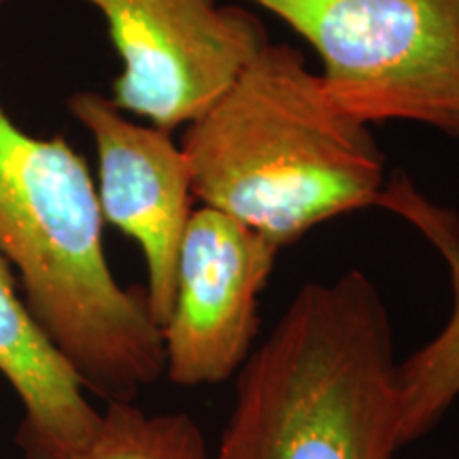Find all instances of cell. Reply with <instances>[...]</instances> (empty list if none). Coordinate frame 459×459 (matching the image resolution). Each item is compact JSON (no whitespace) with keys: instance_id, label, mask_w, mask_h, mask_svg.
<instances>
[{"instance_id":"obj_1","label":"cell","mask_w":459,"mask_h":459,"mask_svg":"<svg viewBox=\"0 0 459 459\" xmlns=\"http://www.w3.org/2000/svg\"><path fill=\"white\" fill-rule=\"evenodd\" d=\"M192 194L274 245L377 206L385 156L291 45L268 43L181 136Z\"/></svg>"},{"instance_id":"obj_2","label":"cell","mask_w":459,"mask_h":459,"mask_svg":"<svg viewBox=\"0 0 459 459\" xmlns=\"http://www.w3.org/2000/svg\"><path fill=\"white\" fill-rule=\"evenodd\" d=\"M102 226L83 158L62 136L26 134L0 107V255L85 392L130 404L164 375V338L147 291L113 277Z\"/></svg>"},{"instance_id":"obj_3","label":"cell","mask_w":459,"mask_h":459,"mask_svg":"<svg viewBox=\"0 0 459 459\" xmlns=\"http://www.w3.org/2000/svg\"><path fill=\"white\" fill-rule=\"evenodd\" d=\"M398 361L361 271L307 283L243 368L215 459H394Z\"/></svg>"},{"instance_id":"obj_4","label":"cell","mask_w":459,"mask_h":459,"mask_svg":"<svg viewBox=\"0 0 459 459\" xmlns=\"http://www.w3.org/2000/svg\"><path fill=\"white\" fill-rule=\"evenodd\" d=\"M313 45L328 96L364 124L459 139V0H254Z\"/></svg>"},{"instance_id":"obj_5","label":"cell","mask_w":459,"mask_h":459,"mask_svg":"<svg viewBox=\"0 0 459 459\" xmlns=\"http://www.w3.org/2000/svg\"><path fill=\"white\" fill-rule=\"evenodd\" d=\"M107 20L122 60L111 102L172 132L203 115L268 34L249 11L215 0H85Z\"/></svg>"},{"instance_id":"obj_6","label":"cell","mask_w":459,"mask_h":459,"mask_svg":"<svg viewBox=\"0 0 459 459\" xmlns=\"http://www.w3.org/2000/svg\"><path fill=\"white\" fill-rule=\"evenodd\" d=\"M281 247L221 211H192L162 328L164 375L175 385H217L238 375L260 330V294Z\"/></svg>"},{"instance_id":"obj_7","label":"cell","mask_w":459,"mask_h":459,"mask_svg":"<svg viewBox=\"0 0 459 459\" xmlns=\"http://www.w3.org/2000/svg\"><path fill=\"white\" fill-rule=\"evenodd\" d=\"M68 108L96 143L102 220L139 243L145 255L149 311L162 330L175 304L179 247L196 200L183 149L170 132L134 124L96 91L73 94Z\"/></svg>"},{"instance_id":"obj_8","label":"cell","mask_w":459,"mask_h":459,"mask_svg":"<svg viewBox=\"0 0 459 459\" xmlns=\"http://www.w3.org/2000/svg\"><path fill=\"white\" fill-rule=\"evenodd\" d=\"M0 375L24 409L20 443L28 459H77L99 432L102 412L17 294L0 255Z\"/></svg>"},{"instance_id":"obj_9","label":"cell","mask_w":459,"mask_h":459,"mask_svg":"<svg viewBox=\"0 0 459 459\" xmlns=\"http://www.w3.org/2000/svg\"><path fill=\"white\" fill-rule=\"evenodd\" d=\"M377 206L423 234L449 271L451 315L443 330L398 361V446L432 432L459 398V213L429 200L404 170H394Z\"/></svg>"},{"instance_id":"obj_10","label":"cell","mask_w":459,"mask_h":459,"mask_svg":"<svg viewBox=\"0 0 459 459\" xmlns=\"http://www.w3.org/2000/svg\"><path fill=\"white\" fill-rule=\"evenodd\" d=\"M77 459H215L198 423L183 412L147 415L108 404L91 445Z\"/></svg>"}]
</instances>
